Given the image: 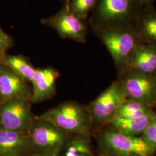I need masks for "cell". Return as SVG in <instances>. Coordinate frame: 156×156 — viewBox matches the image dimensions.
<instances>
[{"label":"cell","mask_w":156,"mask_h":156,"mask_svg":"<svg viewBox=\"0 0 156 156\" xmlns=\"http://www.w3.org/2000/svg\"><path fill=\"white\" fill-rule=\"evenodd\" d=\"M55 156L50 155V154H44V153H38L37 154H35L33 156Z\"/></svg>","instance_id":"obj_23"},{"label":"cell","mask_w":156,"mask_h":156,"mask_svg":"<svg viewBox=\"0 0 156 156\" xmlns=\"http://www.w3.org/2000/svg\"><path fill=\"white\" fill-rule=\"evenodd\" d=\"M29 135L31 145L38 153L55 156H58L69 140V134L36 118Z\"/></svg>","instance_id":"obj_4"},{"label":"cell","mask_w":156,"mask_h":156,"mask_svg":"<svg viewBox=\"0 0 156 156\" xmlns=\"http://www.w3.org/2000/svg\"><path fill=\"white\" fill-rule=\"evenodd\" d=\"M30 146L29 134L0 127L1 154H20Z\"/></svg>","instance_id":"obj_14"},{"label":"cell","mask_w":156,"mask_h":156,"mask_svg":"<svg viewBox=\"0 0 156 156\" xmlns=\"http://www.w3.org/2000/svg\"><path fill=\"white\" fill-rule=\"evenodd\" d=\"M36 119L50 123L68 134L87 136L92 119L89 111L74 102H66L53 108Z\"/></svg>","instance_id":"obj_3"},{"label":"cell","mask_w":156,"mask_h":156,"mask_svg":"<svg viewBox=\"0 0 156 156\" xmlns=\"http://www.w3.org/2000/svg\"><path fill=\"white\" fill-rule=\"evenodd\" d=\"M98 0H70L69 10L80 19L86 21L90 12L93 11Z\"/></svg>","instance_id":"obj_19"},{"label":"cell","mask_w":156,"mask_h":156,"mask_svg":"<svg viewBox=\"0 0 156 156\" xmlns=\"http://www.w3.org/2000/svg\"><path fill=\"white\" fill-rule=\"evenodd\" d=\"M128 97L122 80L115 81L90 105L92 120L97 124L109 123Z\"/></svg>","instance_id":"obj_6"},{"label":"cell","mask_w":156,"mask_h":156,"mask_svg":"<svg viewBox=\"0 0 156 156\" xmlns=\"http://www.w3.org/2000/svg\"><path fill=\"white\" fill-rule=\"evenodd\" d=\"M141 138L153 154L156 151V118L145 129Z\"/></svg>","instance_id":"obj_20"},{"label":"cell","mask_w":156,"mask_h":156,"mask_svg":"<svg viewBox=\"0 0 156 156\" xmlns=\"http://www.w3.org/2000/svg\"><path fill=\"white\" fill-rule=\"evenodd\" d=\"M101 146L111 156H149L153 154L141 137L127 135L116 129H107L99 135Z\"/></svg>","instance_id":"obj_5"},{"label":"cell","mask_w":156,"mask_h":156,"mask_svg":"<svg viewBox=\"0 0 156 156\" xmlns=\"http://www.w3.org/2000/svg\"><path fill=\"white\" fill-rule=\"evenodd\" d=\"M142 4L144 6V7L145 6H148L153 5V3L156 0H140Z\"/></svg>","instance_id":"obj_22"},{"label":"cell","mask_w":156,"mask_h":156,"mask_svg":"<svg viewBox=\"0 0 156 156\" xmlns=\"http://www.w3.org/2000/svg\"><path fill=\"white\" fill-rule=\"evenodd\" d=\"M59 73L51 67L35 69L33 82L31 102H40L51 98L56 92Z\"/></svg>","instance_id":"obj_11"},{"label":"cell","mask_w":156,"mask_h":156,"mask_svg":"<svg viewBox=\"0 0 156 156\" xmlns=\"http://www.w3.org/2000/svg\"><path fill=\"white\" fill-rule=\"evenodd\" d=\"M156 118V114L151 111L144 116L136 119H127L113 117L109 123L122 134L138 136L140 134H142L148 125Z\"/></svg>","instance_id":"obj_15"},{"label":"cell","mask_w":156,"mask_h":156,"mask_svg":"<svg viewBox=\"0 0 156 156\" xmlns=\"http://www.w3.org/2000/svg\"><path fill=\"white\" fill-rule=\"evenodd\" d=\"M144 6L140 0H98L91 12L93 29L110 26L133 25Z\"/></svg>","instance_id":"obj_2"},{"label":"cell","mask_w":156,"mask_h":156,"mask_svg":"<svg viewBox=\"0 0 156 156\" xmlns=\"http://www.w3.org/2000/svg\"><path fill=\"white\" fill-rule=\"evenodd\" d=\"M133 26L142 43L156 46V8L154 6L144 7Z\"/></svg>","instance_id":"obj_13"},{"label":"cell","mask_w":156,"mask_h":156,"mask_svg":"<svg viewBox=\"0 0 156 156\" xmlns=\"http://www.w3.org/2000/svg\"><path fill=\"white\" fill-rule=\"evenodd\" d=\"M31 102L23 99L2 102L0 106V127L30 134L35 121Z\"/></svg>","instance_id":"obj_7"},{"label":"cell","mask_w":156,"mask_h":156,"mask_svg":"<svg viewBox=\"0 0 156 156\" xmlns=\"http://www.w3.org/2000/svg\"><path fill=\"white\" fill-rule=\"evenodd\" d=\"M32 91L27 82L9 68L0 64V98L2 102L15 99L31 101Z\"/></svg>","instance_id":"obj_10"},{"label":"cell","mask_w":156,"mask_h":156,"mask_svg":"<svg viewBox=\"0 0 156 156\" xmlns=\"http://www.w3.org/2000/svg\"><path fill=\"white\" fill-rule=\"evenodd\" d=\"M129 71L156 75V46L144 43L138 45L122 72Z\"/></svg>","instance_id":"obj_12"},{"label":"cell","mask_w":156,"mask_h":156,"mask_svg":"<svg viewBox=\"0 0 156 156\" xmlns=\"http://www.w3.org/2000/svg\"><path fill=\"white\" fill-rule=\"evenodd\" d=\"M136 156V155H135V156Z\"/></svg>","instance_id":"obj_26"},{"label":"cell","mask_w":156,"mask_h":156,"mask_svg":"<svg viewBox=\"0 0 156 156\" xmlns=\"http://www.w3.org/2000/svg\"><path fill=\"white\" fill-rule=\"evenodd\" d=\"M105 46L120 71L141 41L133 25L110 26L93 29Z\"/></svg>","instance_id":"obj_1"},{"label":"cell","mask_w":156,"mask_h":156,"mask_svg":"<svg viewBox=\"0 0 156 156\" xmlns=\"http://www.w3.org/2000/svg\"><path fill=\"white\" fill-rule=\"evenodd\" d=\"M93 156L91 148L86 136L75 137L67 142L58 156Z\"/></svg>","instance_id":"obj_17"},{"label":"cell","mask_w":156,"mask_h":156,"mask_svg":"<svg viewBox=\"0 0 156 156\" xmlns=\"http://www.w3.org/2000/svg\"><path fill=\"white\" fill-rule=\"evenodd\" d=\"M13 44L11 37L4 31L0 26V62L6 55V52Z\"/></svg>","instance_id":"obj_21"},{"label":"cell","mask_w":156,"mask_h":156,"mask_svg":"<svg viewBox=\"0 0 156 156\" xmlns=\"http://www.w3.org/2000/svg\"><path fill=\"white\" fill-rule=\"evenodd\" d=\"M62 1H65V3H67V4H69L70 0H62Z\"/></svg>","instance_id":"obj_25"},{"label":"cell","mask_w":156,"mask_h":156,"mask_svg":"<svg viewBox=\"0 0 156 156\" xmlns=\"http://www.w3.org/2000/svg\"><path fill=\"white\" fill-rule=\"evenodd\" d=\"M0 156H21L20 154H1Z\"/></svg>","instance_id":"obj_24"},{"label":"cell","mask_w":156,"mask_h":156,"mask_svg":"<svg viewBox=\"0 0 156 156\" xmlns=\"http://www.w3.org/2000/svg\"><path fill=\"white\" fill-rule=\"evenodd\" d=\"M0 64L9 68L26 82H33L35 68L24 57L6 55Z\"/></svg>","instance_id":"obj_16"},{"label":"cell","mask_w":156,"mask_h":156,"mask_svg":"<svg viewBox=\"0 0 156 156\" xmlns=\"http://www.w3.org/2000/svg\"><path fill=\"white\" fill-rule=\"evenodd\" d=\"M41 22L53 28L62 38L73 39L82 44L86 42L87 23L73 15L67 3L58 13L43 19Z\"/></svg>","instance_id":"obj_8"},{"label":"cell","mask_w":156,"mask_h":156,"mask_svg":"<svg viewBox=\"0 0 156 156\" xmlns=\"http://www.w3.org/2000/svg\"><path fill=\"white\" fill-rule=\"evenodd\" d=\"M122 79L131 99L147 106L156 103V75L134 71L124 72Z\"/></svg>","instance_id":"obj_9"},{"label":"cell","mask_w":156,"mask_h":156,"mask_svg":"<svg viewBox=\"0 0 156 156\" xmlns=\"http://www.w3.org/2000/svg\"><path fill=\"white\" fill-rule=\"evenodd\" d=\"M151 110L149 106L134 100H126L118 109L114 117L132 119L144 116Z\"/></svg>","instance_id":"obj_18"}]
</instances>
